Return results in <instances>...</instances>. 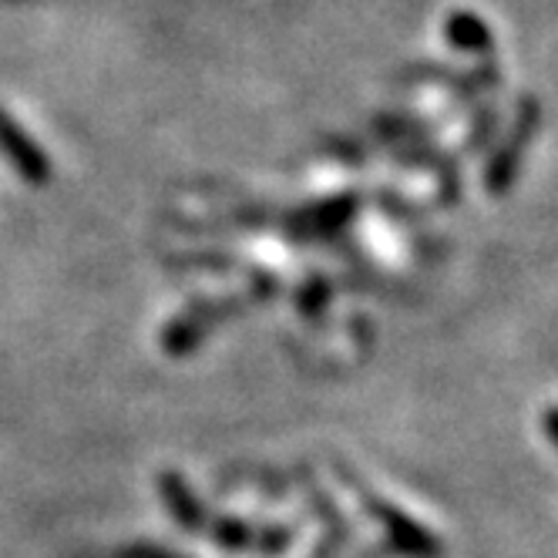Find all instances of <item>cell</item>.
Segmentation results:
<instances>
[{
	"label": "cell",
	"instance_id": "6da1fadb",
	"mask_svg": "<svg viewBox=\"0 0 558 558\" xmlns=\"http://www.w3.org/2000/svg\"><path fill=\"white\" fill-rule=\"evenodd\" d=\"M555 437H558V427H555Z\"/></svg>",
	"mask_w": 558,
	"mask_h": 558
}]
</instances>
